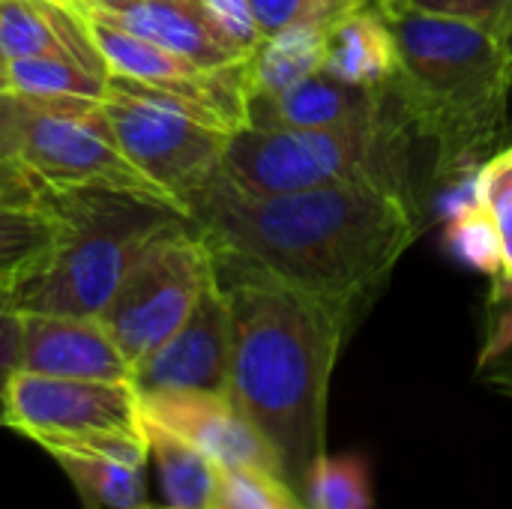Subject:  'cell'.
Returning <instances> with one entry per match:
<instances>
[{
	"instance_id": "obj_1",
	"label": "cell",
	"mask_w": 512,
	"mask_h": 509,
	"mask_svg": "<svg viewBox=\"0 0 512 509\" xmlns=\"http://www.w3.org/2000/svg\"><path fill=\"white\" fill-rule=\"evenodd\" d=\"M186 213L216 258L357 315L420 234L417 201L384 186L249 195L216 174L189 198Z\"/></svg>"
},
{
	"instance_id": "obj_2",
	"label": "cell",
	"mask_w": 512,
	"mask_h": 509,
	"mask_svg": "<svg viewBox=\"0 0 512 509\" xmlns=\"http://www.w3.org/2000/svg\"><path fill=\"white\" fill-rule=\"evenodd\" d=\"M231 306L228 396L261 432L279 474L300 498L327 456V399L357 312L216 258Z\"/></svg>"
},
{
	"instance_id": "obj_3",
	"label": "cell",
	"mask_w": 512,
	"mask_h": 509,
	"mask_svg": "<svg viewBox=\"0 0 512 509\" xmlns=\"http://www.w3.org/2000/svg\"><path fill=\"white\" fill-rule=\"evenodd\" d=\"M378 9L396 36L390 90L411 132L432 144L438 177H474L510 126L512 45L462 18Z\"/></svg>"
},
{
	"instance_id": "obj_4",
	"label": "cell",
	"mask_w": 512,
	"mask_h": 509,
	"mask_svg": "<svg viewBox=\"0 0 512 509\" xmlns=\"http://www.w3.org/2000/svg\"><path fill=\"white\" fill-rule=\"evenodd\" d=\"M45 201L60 219V237L48 261L15 285L21 312L102 318L144 246L189 219L168 201L111 189H45Z\"/></svg>"
},
{
	"instance_id": "obj_5",
	"label": "cell",
	"mask_w": 512,
	"mask_h": 509,
	"mask_svg": "<svg viewBox=\"0 0 512 509\" xmlns=\"http://www.w3.org/2000/svg\"><path fill=\"white\" fill-rule=\"evenodd\" d=\"M411 141L405 120L351 129L243 126L231 132L219 174L249 195L384 186L414 198Z\"/></svg>"
},
{
	"instance_id": "obj_6",
	"label": "cell",
	"mask_w": 512,
	"mask_h": 509,
	"mask_svg": "<svg viewBox=\"0 0 512 509\" xmlns=\"http://www.w3.org/2000/svg\"><path fill=\"white\" fill-rule=\"evenodd\" d=\"M21 105V165L42 183V189H111L174 204L171 195L162 192L123 153L117 132L102 108V99L21 96Z\"/></svg>"
},
{
	"instance_id": "obj_7",
	"label": "cell",
	"mask_w": 512,
	"mask_h": 509,
	"mask_svg": "<svg viewBox=\"0 0 512 509\" xmlns=\"http://www.w3.org/2000/svg\"><path fill=\"white\" fill-rule=\"evenodd\" d=\"M213 279L216 255L192 219L168 225L144 246L102 312L132 369L189 318Z\"/></svg>"
},
{
	"instance_id": "obj_8",
	"label": "cell",
	"mask_w": 512,
	"mask_h": 509,
	"mask_svg": "<svg viewBox=\"0 0 512 509\" xmlns=\"http://www.w3.org/2000/svg\"><path fill=\"white\" fill-rule=\"evenodd\" d=\"M102 108L123 153L186 213L189 198L219 174L231 132L201 120L174 99L117 75L108 81Z\"/></svg>"
},
{
	"instance_id": "obj_9",
	"label": "cell",
	"mask_w": 512,
	"mask_h": 509,
	"mask_svg": "<svg viewBox=\"0 0 512 509\" xmlns=\"http://www.w3.org/2000/svg\"><path fill=\"white\" fill-rule=\"evenodd\" d=\"M84 18L111 75L144 84L225 132H237L249 123L246 63L204 69L93 12H84Z\"/></svg>"
},
{
	"instance_id": "obj_10",
	"label": "cell",
	"mask_w": 512,
	"mask_h": 509,
	"mask_svg": "<svg viewBox=\"0 0 512 509\" xmlns=\"http://www.w3.org/2000/svg\"><path fill=\"white\" fill-rule=\"evenodd\" d=\"M6 426L39 447L105 432H144L138 390L117 381L51 378L15 369L3 387Z\"/></svg>"
},
{
	"instance_id": "obj_11",
	"label": "cell",
	"mask_w": 512,
	"mask_h": 509,
	"mask_svg": "<svg viewBox=\"0 0 512 509\" xmlns=\"http://www.w3.org/2000/svg\"><path fill=\"white\" fill-rule=\"evenodd\" d=\"M231 306L216 279L204 288L189 318L132 369V387L147 393H228Z\"/></svg>"
},
{
	"instance_id": "obj_12",
	"label": "cell",
	"mask_w": 512,
	"mask_h": 509,
	"mask_svg": "<svg viewBox=\"0 0 512 509\" xmlns=\"http://www.w3.org/2000/svg\"><path fill=\"white\" fill-rule=\"evenodd\" d=\"M138 402L147 420L171 429L219 468L264 471L282 480L273 450L228 393H147Z\"/></svg>"
},
{
	"instance_id": "obj_13",
	"label": "cell",
	"mask_w": 512,
	"mask_h": 509,
	"mask_svg": "<svg viewBox=\"0 0 512 509\" xmlns=\"http://www.w3.org/2000/svg\"><path fill=\"white\" fill-rule=\"evenodd\" d=\"M51 378L132 384V363L111 339L102 318L21 312L18 366Z\"/></svg>"
},
{
	"instance_id": "obj_14",
	"label": "cell",
	"mask_w": 512,
	"mask_h": 509,
	"mask_svg": "<svg viewBox=\"0 0 512 509\" xmlns=\"http://www.w3.org/2000/svg\"><path fill=\"white\" fill-rule=\"evenodd\" d=\"M405 120L393 90H372L315 72L273 96L249 99L246 126L270 129H351ZM408 123V120H405Z\"/></svg>"
},
{
	"instance_id": "obj_15",
	"label": "cell",
	"mask_w": 512,
	"mask_h": 509,
	"mask_svg": "<svg viewBox=\"0 0 512 509\" xmlns=\"http://www.w3.org/2000/svg\"><path fill=\"white\" fill-rule=\"evenodd\" d=\"M81 12H93L204 69H228L249 60L213 24L204 9V0H123L105 9Z\"/></svg>"
},
{
	"instance_id": "obj_16",
	"label": "cell",
	"mask_w": 512,
	"mask_h": 509,
	"mask_svg": "<svg viewBox=\"0 0 512 509\" xmlns=\"http://www.w3.org/2000/svg\"><path fill=\"white\" fill-rule=\"evenodd\" d=\"M0 54L66 57L111 78L84 12L66 0H0Z\"/></svg>"
},
{
	"instance_id": "obj_17",
	"label": "cell",
	"mask_w": 512,
	"mask_h": 509,
	"mask_svg": "<svg viewBox=\"0 0 512 509\" xmlns=\"http://www.w3.org/2000/svg\"><path fill=\"white\" fill-rule=\"evenodd\" d=\"M396 36L378 6L345 12L327 27L321 72L354 84L387 90L396 78Z\"/></svg>"
},
{
	"instance_id": "obj_18",
	"label": "cell",
	"mask_w": 512,
	"mask_h": 509,
	"mask_svg": "<svg viewBox=\"0 0 512 509\" xmlns=\"http://www.w3.org/2000/svg\"><path fill=\"white\" fill-rule=\"evenodd\" d=\"M144 417V414H141ZM144 435L162 504L177 509H216L222 468L171 429L144 417Z\"/></svg>"
},
{
	"instance_id": "obj_19",
	"label": "cell",
	"mask_w": 512,
	"mask_h": 509,
	"mask_svg": "<svg viewBox=\"0 0 512 509\" xmlns=\"http://www.w3.org/2000/svg\"><path fill=\"white\" fill-rule=\"evenodd\" d=\"M45 453L63 468L87 509H141L147 504V465L75 447H48Z\"/></svg>"
},
{
	"instance_id": "obj_20",
	"label": "cell",
	"mask_w": 512,
	"mask_h": 509,
	"mask_svg": "<svg viewBox=\"0 0 512 509\" xmlns=\"http://www.w3.org/2000/svg\"><path fill=\"white\" fill-rule=\"evenodd\" d=\"M324 39L327 27L300 24L285 27L273 36H264L261 45L246 60V84L252 96H273L297 81L321 72L324 63Z\"/></svg>"
},
{
	"instance_id": "obj_21",
	"label": "cell",
	"mask_w": 512,
	"mask_h": 509,
	"mask_svg": "<svg viewBox=\"0 0 512 509\" xmlns=\"http://www.w3.org/2000/svg\"><path fill=\"white\" fill-rule=\"evenodd\" d=\"M60 219L51 204H0V282L18 285L54 252Z\"/></svg>"
},
{
	"instance_id": "obj_22",
	"label": "cell",
	"mask_w": 512,
	"mask_h": 509,
	"mask_svg": "<svg viewBox=\"0 0 512 509\" xmlns=\"http://www.w3.org/2000/svg\"><path fill=\"white\" fill-rule=\"evenodd\" d=\"M447 243L456 252L459 261H465L471 270L498 276L501 273V249L495 228L483 210V204L474 195V177L456 180V195L447 201Z\"/></svg>"
},
{
	"instance_id": "obj_23",
	"label": "cell",
	"mask_w": 512,
	"mask_h": 509,
	"mask_svg": "<svg viewBox=\"0 0 512 509\" xmlns=\"http://www.w3.org/2000/svg\"><path fill=\"white\" fill-rule=\"evenodd\" d=\"M9 90L36 99L57 96H87L102 99L108 93V75H99L66 57H18L6 60Z\"/></svg>"
},
{
	"instance_id": "obj_24",
	"label": "cell",
	"mask_w": 512,
	"mask_h": 509,
	"mask_svg": "<svg viewBox=\"0 0 512 509\" xmlns=\"http://www.w3.org/2000/svg\"><path fill=\"white\" fill-rule=\"evenodd\" d=\"M300 501L306 509H372L366 462L360 456H321Z\"/></svg>"
},
{
	"instance_id": "obj_25",
	"label": "cell",
	"mask_w": 512,
	"mask_h": 509,
	"mask_svg": "<svg viewBox=\"0 0 512 509\" xmlns=\"http://www.w3.org/2000/svg\"><path fill=\"white\" fill-rule=\"evenodd\" d=\"M477 378L512 399V282L492 279L486 300L483 342L477 357Z\"/></svg>"
},
{
	"instance_id": "obj_26",
	"label": "cell",
	"mask_w": 512,
	"mask_h": 509,
	"mask_svg": "<svg viewBox=\"0 0 512 509\" xmlns=\"http://www.w3.org/2000/svg\"><path fill=\"white\" fill-rule=\"evenodd\" d=\"M474 195L483 204L501 249V273L495 279L512 282V144L498 147L474 171Z\"/></svg>"
},
{
	"instance_id": "obj_27",
	"label": "cell",
	"mask_w": 512,
	"mask_h": 509,
	"mask_svg": "<svg viewBox=\"0 0 512 509\" xmlns=\"http://www.w3.org/2000/svg\"><path fill=\"white\" fill-rule=\"evenodd\" d=\"M249 3L264 36H273L285 27H300V24L330 27L345 12L366 6L363 0H249Z\"/></svg>"
},
{
	"instance_id": "obj_28",
	"label": "cell",
	"mask_w": 512,
	"mask_h": 509,
	"mask_svg": "<svg viewBox=\"0 0 512 509\" xmlns=\"http://www.w3.org/2000/svg\"><path fill=\"white\" fill-rule=\"evenodd\" d=\"M378 6L462 18V21L480 24L483 30L501 36L512 45V0H381Z\"/></svg>"
},
{
	"instance_id": "obj_29",
	"label": "cell",
	"mask_w": 512,
	"mask_h": 509,
	"mask_svg": "<svg viewBox=\"0 0 512 509\" xmlns=\"http://www.w3.org/2000/svg\"><path fill=\"white\" fill-rule=\"evenodd\" d=\"M204 9L213 18V24L225 33V39H231L246 57H252V51L264 39V30L252 12V3L249 0H204Z\"/></svg>"
},
{
	"instance_id": "obj_30",
	"label": "cell",
	"mask_w": 512,
	"mask_h": 509,
	"mask_svg": "<svg viewBox=\"0 0 512 509\" xmlns=\"http://www.w3.org/2000/svg\"><path fill=\"white\" fill-rule=\"evenodd\" d=\"M21 342V309L15 300V285L0 282V378H9L18 366Z\"/></svg>"
},
{
	"instance_id": "obj_31",
	"label": "cell",
	"mask_w": 512,
	"mask_h": 509,
	"mask_svg": "<svg viewBox=\"0 0 512 509\" xmlns=\"http://www.w3.org/2000/svg\"><path fill=\"white\" fill-rule=\"evenodd\" d=\"M24 105L15 90H0V162H21Z\"/></svg>"
},
{
	"instance_id": "obj_32",
	"label": "cell",
	"mask_w": 512,
	"mask_h": 509,
	"mask_svg": "<svg viewBox=\"0 0 512 509\" xmlns=\"http://www.w3.org/2000/svg\"><path fill=\"white\" fill-rule=\"evenodd\" d=\"M42 183L21 162H0V204H39Z\"/></svg>"
},
{
	"instance_id": "obj_33",
	"label": "cell",
	"mask_w": 512,
	"mask_h": 509,
	"mask_svg": "<svg viewBox=\"0 0 512 509\" xmlns=\"http://www.w3.org/2000/svg\"><path fill=\"white\" fill-rule=\"evenodd\" d=\"M0 90H9V75H6V57L0 54Z\"/></svg>"
},
{
	"instance_id": "obj_34",
	"label": "cell",
	"mask_w": 512,
	"mask_h": 509,
	"mask_svg": "<svg viewBox=\"0 0 512 509\" xmlns=\"http://www.w3.org/2000/svg\"><path fill=\"white\" fill-rule=\"evenodd\" d=\"M3 387H6V378H0V426H6V399H3Z\"/></svg>"
},
{
	"instance_id": "obj_35",
	"label": "cell",
	"mask_w": 512,
	"mask_h": 509,
	"mask_svg": "<svg viewBox=\"0 0 512 509\" xmlns=\"http://www.w3.org/2000/svg\"><path fill=\"white\" fill-rule=\"evenodd\" d=\"M141 509H177V507H168V504H144Z\"/></svg>"
},
{
	"instance_id": "obj_36",
	"label": "cell",
	"mask_w": 512,
	"mask_h": 509,
	"mask_svg": "<svg viewBox=\"0 0 512 509\" xmlns=\"http://www.w3.org/2000/svg\"><path fill=\"white\" fill-rule=\"evenodd\" d=\"M363 3H366V6H378L381 0H363Z\"/></svg>"
}]
</instances>
